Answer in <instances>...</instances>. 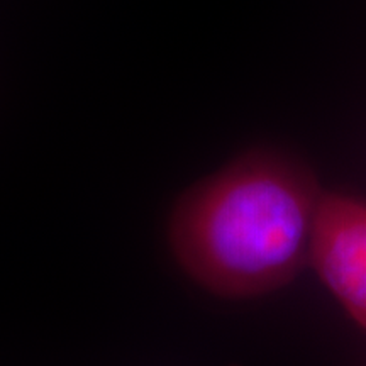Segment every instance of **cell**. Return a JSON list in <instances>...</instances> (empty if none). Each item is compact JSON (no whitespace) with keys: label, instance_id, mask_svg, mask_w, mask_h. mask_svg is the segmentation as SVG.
Here are the masks:
<instances>
[{"label":"cell","instance_id":"obj_1","mask_svg":"<svg viewBox=\"0 0 366 366\" xmlns=\"http://www.w3.org/2000/svg\"><path fill=\"white\" fill-rule=\"evenodd\" d=\"M322 194L304 163L248 151L178 197L168 221L173 258L222 299L272 294L309 267Z\"/></svg>","mask_w":366,"mask_h":366},{"label":"cell","instance_id":"obj_2","mask_svg":"<svg viewBox=\"0 0 366 366\" xmlns=\"http://www.w3.org/2000/svg\"><path fill=\"white\" fill-rule=\"evenodd\" d=\"M309 264L347 315L366 331V200L324 192Z\"/></svg>","mask_w":366,"mask_h":366}]
</instances>
